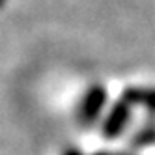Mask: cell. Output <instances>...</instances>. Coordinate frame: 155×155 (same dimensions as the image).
Returning a JSON list of instances; mask_svg holds the SVG:
<instances>
[{
    "label": "cell",
    "mask_w": 155,
    "mask_h": 155,
    "mask_svg": "<svg viewBox=\"0 0 155 155\" xmlns=\"http://www.w3.org/2000/svg\"><path fill=\"white\" fill-rule=\"evenodd\" d=\"M107 103V90L103 86H92L82 97L79 105V121L84 125H92L101 116V110Z\"/></svg>",
    "instance_id": "cell-1"
},
{
    "label": "cell",
    "mask_w": 155,
    "mask_h": 155,
    "mask_svg": "<svg viewBox=\"0 0 155 155\" xmlns=\"http://www.w3.org/2000/svg\"><path fill=\"white\" fill-rule=\"evenodd\" d=\"M131 120V105L125 103L124 99H120L118 103L112 105L110 112L107 114L103 121V135L107 138H116L125 131L127 124Z\"/></svg>",
    "instance_id": "cell-2"
},
{
    "label": "cell",
    "mask_w": 155,
    "mask_h": 155,
    "mask_svg": "<svg viewBox=\"0 0 155 155\" xmlns=\"http://www.w3.org/2000/svg\"><path fill=\"white\" fill-rule=\"evenodd\" d=\"M121 99L131 107L142 105L150 110V114H155V88H127Z\"/></svg>",
    "instance_id": "cell-3"
},
{
    "label": "cell",
    "mask_w": 155,
    "mask_h": 155,
    "mask_svg": "<svg viewBox=\"0 0 155 155\" xmlns=\"http://www.w3.org/2000/svg\"><path fill=\"white\" fill-rule=\"evenodd\" d=\"M155 144V125H148L140 129L135 137H133V146L135 148H146Z\"/></svg>",
    "instance_id": "cell-4"
},
{
    "label": "cell",
    "mask_w": 155,
    "mask_h": 155,
    "mask_svg": "<svg viewBox=\"0 0 155 155\" xmlns=\"http://www.w3.org/2000/svg\"><path fill=\"white\" fill-rule=\"evenodd\" d=\"M62 155H84L79 148H68V150H64Z\"/></svg>",
    "instance_id": "cell-5"
},
{
    "label": "cell",
    "mask_w": 155,
    "mask_h": 155,
    "mask_svg": "<svg viewBox=\"0 0 155 155\" xmlns=\"http://www.w3.org/2000/svg\"><path fill=\"white\" fill-rule=\"evenodd\" d=\"M94 155H112V153H107V151H97V153H94Z\"/></svg>",
    "instance_id": "cell-6"
},
{
    "label": "cell",
    "mask_w": 155,
    "mask_h": 155,
    "mask_svg": "<svg viewBox=\"0 0 155 155\" xmlns=\"http://www.w3.org/2000/svg\"><path fill=\"white\" fill-rule=\"evenodd\" d=\"M4 4H6V0H0V8H2Z\"/></svg>",
    "instance_id": "cell-7"
},
{
    "label": "cell",
    "mask_w": 155,
    "mask_h": 155,
    "mask_svg": "<svg viewBox=\"0 0 155 155\" xmlns=\"http://www.w3.org/2000/svg\"><path fill=\"white\" fill-rule=\"evenodd\" d=\"M116 155H125V153H116Z\"/></svg>",
    "instance_id": "cell-8"
}]
</instances>
